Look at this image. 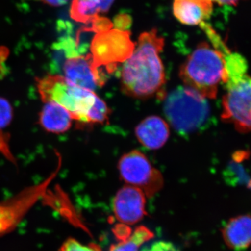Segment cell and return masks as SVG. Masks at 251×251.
Instances as JSON below:
<instances>
[{
	"mask_svg": "<svg viewBox=\"0 0 251 251\" xmlns=\"http://www.w3.org/2000/svg\"><path fill=\"white\" fill-rule=\"evenodd\" d=\"M164 45V39L156 29L140 34L133 52L122 67L121 82L126 94L146 99L161 92L166 75L160 53Z\"/></svg>",
	"mask_w": 251,
	"mask_h": 251,
	"instance_id": "6da1fadb",
	"label": "cell"
},
{
	"mask_svg": "<svg viewBox=\"0 0 251 251\" xmlns=\"http://www.w3.org/2000/svg\"><path fill=\"white\" fill-rule=\"evenodd\" d=\"M41 100L54 102L65 108L73 120L85 124L104 123L108 120V107L95 92L74 85L64 75H48L36 82Z\"/></svg>",
	"mask_w": 251,
	"mask_h": 251,
	"instance_id": "7a4b0ae2",
	"label": "cell"
},
{
	"mask_svg": "<svg viewBox=\"0 0 251 251\" xmlns=\"http://www.w3.org/2000/svg\"><path fill=\"white\" fill-rule=\"evenodd\" d=\"M225 75L224 54L206 42L197 46L179 71L180 78L185 86L206 99L216 98Z\"/></svg>",
	"mask_w": 251,
	"mask_h": 251,
	"instance_id": "3957f363",
	"label": "cell"
},
{
	"mask_svg": "<svg viewBox=\"0 0 251 251\" xmlns=\"http://www.w3.org/2000/svg\"><path fill=\"white\" fill-rule=\"evenodd\" d=\"M163 111L168 122L180 134L201 130L210 117L206 98L186 86L177 87L168 94Z\"/></svg>",
	"mask_w": 251,
	"mask_h": 251,
	"instance_id": "277c9868",
	"label": "cell"
},
{
	"mask_svg": "<svg viewBox=\"0 0 251 251\" xmlns=\"http://www.w3.org/2000/svg\"><path fill=\"white\" fill-rule=\"evenodd\" d=\"M223 120L232 124L241 133L251 131V77L247 70L229 74L224 83Z\"/></svg>",
	"mask_w": 251,
	"mask_h": 251,
	"instance_id": "5b68a950",
	"label": "cell"
},
{
	"mask_svg": "<svg viewBox=\"0 0 251 251\" xmlns=\"http://www.w3.org/2000/svg\"><path fill=\"white\" fill-rule=\"evenodd\" d=\"M97 33L91 46V55L96 69L103 76L100 69L105 67L109 72H113L117 64L130 57L135 44L128 31L110 28Z\"/></svg>",
	"mask_w": 251,
	"mask_h": 251,
	"instance_id": "8992f818",
	"label": "cell"
},
{
	"mask_svg": "<svg viewBox=\"0 0 251 251\" xmlns=\"http://www.w3.org/2000/svg\"><path fill=\"white\" fill-rule=\"evenodd\" d=\"M118 170L126 184L139 188L146 197H153L161 191L164 184L161 172L138 150L122 156L119 161Z\"/></svg>",
	"mask_w": 251,
	"mask_h": 251,
	"instance_id": "52a82bcc",
	"label": "cell"
},
{
	"mask_svg": "<svg viewBox=\"0 0 251 251\" xmlns=\"http://www.w3.org/2000/svg\"><path fill=\"white\" fill-rule=\"evenodd\" d=\"M57 168L41 184L23 190L9 201L0 203V233L6 232L7 229L12 227L13 225L17 224L18 220L21 219L31 206L45 194L49 185L57 176L60 166Z\"/></svg>",
	"mask_w": 251,
	"mask_h": 251,
	"instance_id": "ba28073f",
	"label": "cell"
},
{
	"mask_svg": "<svg viewBox=\"0 0 251 251\" xmlns=\"http://www.w3.org/2000/svg\"><path fill=\"white\" fill-rule=\"evenodd\" d=\"M146 196L135 186L125 185L117 191L112 203L114 214L122 224L134 225L146 214Z\"/></svg>",
	"mask_w": 251,
	"mask_h": 251,
	"instance_id": "9c48e42d",
	"label": "cell"
},
{
	"mask_svg": "<svg viewBox=\"0 0 251 251\" xmlns=\"http://www.w3.org/2000/svg\"><path fill=\"white\" fill-rule=\"evenodd\" d=\"M64 73L67 80L85 90L95 92L97 87L105 82L103 75L94 67L91 54L68 58L64 63Z\"/></svg>",
	"mask_w": 251,
	"mask_h": 251,
	"instance_id": "30bf717a",
	"label": "cell"
},
{
	"mask_svg": "<svg viewBox=\"0 0 251 251\" xmlns=\"http://www.w3.org/2000/svg\"><path fill=\"white\" fill-rule=\"evenodd\" d=\"M135 136L138 141L150 150L161 148L170 136V128L167 122L158 116L147 117L137 126Z\"/></svg>",
	"mask_w": 251,
	"mask_h": 251,
	"instance_id": "8fae6325",
	"label": "cell"
},
{
	"mask_svg": "<svg viewBox=\"0 0 251 251\" xmlns=\"http://www.w3.org/2000/svg\"><path fill=\"white\" fill-rule=\"evenodd\" d=\"M173 14L186 25H200L211 17L213 2L211 0H174Z\"/></svg>",
	"mask_w": 251,
	"mask_h": 251,
	"instance_id": "7c38bea8",
	"label": "cell"
},
{
	"mask_svg": "<svg viewBox=\"0 0 251 251\" xmlns=\"http://www.w3.org/2000/svg\"><path fill=\"white\" fill-rule=\"evenodd\" d=\"M224 242L232 250H245L251 245V216H237L229 220L222 229Z\"/></svg>",
	"mask_w": 251,
	"mask_h": 251,
	"instance_id": "4fadbf2b",
	"label": "cell"
},
{
	"mask_svg": "<svg viewBox=\"0 0 251 251\" xmlns=\"http://www.w3.org/2000/svg\"><path fill=\"white\" fill-rule=\"evenodd\" d=\"M72 115L65 108L54 102H46L39 114V124L49 133L62 134L70 129Z\"/></svg>",
	"mask_w": 251,
	"mask_h": 251,
	"instance_id": "5bb4252c",
	"label": "cell"
},
{
	"mask_svg": "<svg viewBox=\"0 0 251 251\" xmlns=\"http://www.w3.org/2000/svg\"><path fill=\"white\" fill-rule=\"evenodd\" d=\"M115 0H73L70 14L77 22H93L108 12Z\"/></svg>",
	"mask_w": 251,
	"mask_h": 251,
	"instance_id": "9a60e30c",
	"label": "cell"
},
{
	"mask_svg": "<svg viewBox=\"0 0 251 251\" xmlns=\"http://www.w3.org/2000/svg\"><path fill=\"white\" fill-rule=\"evenodd\" d=\"M250 153L245 150L236 151L229 161L228 166L224 171V177L229 185H245L250 187L251 176L246 166V162L249 161Z\"/></svg>",
	"mask_w": 251,
	"mask_h": 251,
	"instance_id": "2e32d148",
	"label": "cell"
},
{
	"mask_svg": "<svg viewBox=\"0 0 251 251\" xmlns=\"http://www.w3.org/2000/svg\"><path fill=\"white\" fill-rule=\"evenodd\" d=\"M153 237V234L145 226H139L128 237L113 244L109 251H139L145 242Z\"/></svg>",
	"mask_w": 251,
	"mask_h": 251,
	"instance_id": "e0dca14e",
	"label": "cell"
},
{
	"mask_svg": "<svg viewBox=\"0 0 251 251\" xmlns=\"http://www.w3.org/2000/svg\"><path fill=\"white\" fill-rule=\"evenodd\" d=\"M60 251H102L95 244H83L75 240L69 239L63 244Z\"/></svg>",
	"mask_w": 251,
	"mask_h": 251,
	"instance_id": "ac0fdd59",
	"label": "cell"
},
{
	"mask_svg": "<svg viewBox=\"0 0 251 251\" xmlns=\"http://www.w3.org/2000/svg\"><path fill=\"white\" fill-rule=\"evenodd\" d=\"M12 117V110L10 104L5 99L0 98V128L9 125Z\"/></svg>",
	"mask_w": 251,
	"mask_h": 251,
	"instance_id": "d6986e66",
	"label": "cell"
},
{
	"mask_svg": "<svg viewBox=\"0 0 251 251\" xmlns=\"http://www.w3.org/2000/svg\"><path fill=\"white\" fill-rule=\"evenodd\" d=\"M142 251H180L171 242L159 241L152 243L151 245L144 248Z\"/></svg>",
	"mask_w": 251,
	"mask_h": 251,
	"instance_id": "ffe728a7",
	"label": "cell"
},
{
	"mask_svg": "<svg viewBox=\"0 0 251 251\" xmlns=\"http://www.w3.org/2000/svg\"><path fill=\"white\" fill-rule=\"evenodd\" d=\"M44 4L49 5V6L58 7L65 5L69 0H41Z\"/></svg>",
	"mask_w": 251,
	"mask_h": 251,
	"instance_id": "44dd1931",
	"label": "cell"
},
{
	"mask_svg": "<svg viewBox=\"0 0 251 251\" xmlns=\"http://www.w3.org/2000/svg\"><path fill=\"white\" fill-rule=\"evenodd\" d=\"M212 2H216L220 5H236L240 0H211Z\"/></svg>",
	"mask_w": 251,
	"mask_h": 251,
	"instance_id": "7402d4cb",
	"label": "cell"
},
{
	"mask_svg": "<svg viewBox=\"0 0 251 251\" xmlns=\"http://www.w3.org/2000/svg\"><path fill=\"white\" fill-rule=\"evenodd\" d=\"M249 188H251V184L250 185V187H249Z\"/></svg>",
	"mask_w": 251,
	"mask_h": 251,
	"instance_id": "603a6c76",
	"label": "cell"
}]
</instances>
